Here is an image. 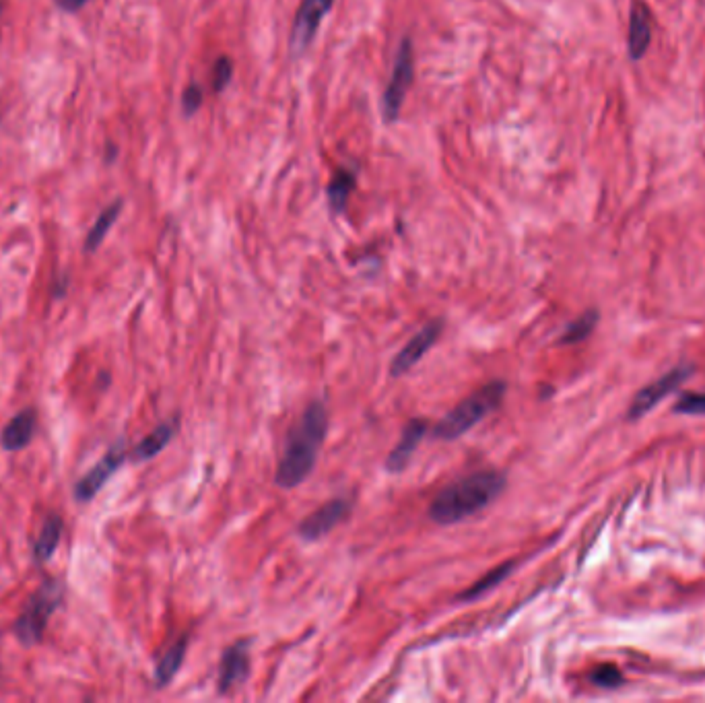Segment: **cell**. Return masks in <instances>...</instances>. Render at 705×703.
Masks as SVG:
<instances>
[{
  "mask_svg": "<svg viewBox=\"0 0 705 703\" xmlns=\"http://www.w3.org/2000/svg\"><path fill=\"white\" fill-rule=\"evenodd\" d=\"M250 640L235 642L223 652L221 666H219V691L227 693L231 687L240 685L250 671Z\"/></svg>",
  "mask_w": 705,
  "mask_h": 703,
  "instance_id": "obj_10",
  "label": "cell"
},
{
  "mask_svg": "<svg viewBox=\"0 0 705 703\" xmlns=\"http://www.w3.org/2000/svg\"><path fill=\"white\" fill-rule=\"evenodd\" d=\"M231 73H233V66H231V60L229 58H219L213 66V89L215 91H223L225 85L229 83L231 79Z\"/></svg>",
  "mask_w": 705,
  "mask_h": 703,
  "instance_id": "obj_25",
  "label": "cell"
},
{
  "mask_svg": "<svg viewBox=\"0 0 705 703\" xmlns=\"http://www.w3.org/2000/svg\"><path fill=\"white\" fill-rule=\"evenodd\" d=\"M594 322H596V312L584 314L582 318H578L576 322H572V324L567 326V330H565V334L561 337V341L567 343V345H569V343H580V341H584V339L588 337V334L592 332Z\"/></svg>",
  "mask_w": 705,
  "mask_h": 703,
  "instance_id": "obj_21",
  "label": "cell"
},
{
  "mask_svg": "<svg viewBox=\"0 0 705 703\" xmlns=\"http://www.w3.org/2000/svg\"><path fill=\"white\" fill-rule=\"evenodd\" d=\"M503 394H506V382H501V380L489 382L487 386H483L475 394L464 398L454 411H450L438 423V427L433 429V435L440 440H446V442L460 438L462 433L473 429L481 419L491 415L501 405Z\"/></svg>",
  "mask_w": 705,
  "mask_h": 703,
  "instance_id": "obj_3",
  "label": "cell"
},
{
  "mask_svg": "<svg viewBox=\"0 0 705 703\" xmlns=\"http://www.w3.org/2000/svg\"><path fill=\"white\" fill-rule=\"evenodd\" d=\"M203 99H205V91L203 87H200L198 83H192L186 87L184 95H182V106H184V114H194L200 106H203Z\"/></svg>",
  "mask_w": 705,
  "mask_h": 703,
  "instance_id": "obj_23",
  "label": "cell"
},
{
  "mask_svg": "<svg viewBox=\"0 0 705 703\" xmlns=\"http://www.w3.org/2000/svg\"><path fill=\"white\" fill-rule=\"evenodd\" d=\"M322 3H324V5L328 7V9H330V7H332V3H334V0H322Z\"/></svg>",
  "mask_w": 705,
  "mask_h": 703,
  "instance_id": "obj_27",
  "label": "cell"
},
{
  "mask_svg": "<svg viewBox=\"0 0 705 703\" xmlns=\"http://www.w3.org/2000/svg\"><path fill=\"white\" fill-rule=\"evenodd\" d=\"M58 5H60L64 11L75 13V11H79L81 7L87 5V0H58Z\"/></svg>",
  "mask_w": 705,
  "mask_h": 703,
  "instance_id": "obj_26",
  "label": "cell"
},
{
  "mask_svg": "<svg viewBox=\"0 0 705 703\" xmlns=\"http://www.w3.org/2000/svg\"><path fill=\"white\" fill-rule=\"evenodd\" d=\"M38 427V413L33 409H25L19 415H15L0 433V446L7 452H19L27 448L33 440V433Z\"/></svg>",
  "mask_w": 705,
  "mask_h": 703,
  "instance_id": "obj_12",
  "label": "cell"
},
{
  "mask_svg": "<svg viewBox=\"0 0 705 703\" xmlns=\"http://www.w3.org/2000/svg\"><path fill=\"white\" fill-rule=\"evenodd\" d=\"M178 431V421L176 419H170V421H163L161 425H157L147 438L134 448L132 452V460H137V462H143V460H151L155 458L167 444H170L174 440V435Z\"/></svg>",
  "mask_w": 705,
  "mask_h": 703,
  "instance_id": "obj_15",
  "label": "cell"
},
{
  "mask_svg": "<svg viewBox=\"0 0 705 703\" xmlns=\"http://www.w3.org/2000/svg\"><path fill=\"white\" fill-rule=\"evenodd\" d=\"M425 433H427V423L419 421V419L411 421L405 427V431H402V435H400V442L396 444V448L390 452V456L386 460V468L390 473L405 471Z\"/></svg>",
  "mask_w": 705,
  "mask_h": 703,
  "instance_id": "obj_13",
  "label": "cell"
},
{
  "mask_svg": "<svg viewBox=\"0 0 705 703\" xmlns=\"http://www.w3.org/2000/svg\"><path fill=\"white\" fill-rule=\"evenodd\" d=\"M592 683L604 689H615L623 683V675L617 671V666L613 664H602L592 673Z\"/></svg>",
  "mask_w": 705,
  "mask_h": 703,
  "instance_id": "obj_22",
  "label": "cell"
},
{
  "mask_svg": "<svg viewBox=\"0 0 705 703\" xmlns=\"http://www.w3.org/2000/svg\"><path fill=\"white\" fill-rule=\"evenodd\" d=\"M512 569H514V561H508V563H503V565L495 567L493 572L485 574L479 582H475L468 590H464L458 598H460V600H475V598H479V596L491 592L493 588H497V584H501L503 580H506V578L512 574Z\"/></svg>",
  "mask_w": 705,
  "mask_h": 703,
  "instance_id": "obj_20",
  "label": "cell"
},
{
  "mask_svg": "<svg viewBox=\"0 0 705 703\" xmlns=\"http://www.w3.org/2000/svg\"><path fill=\"white\" fill-rule=\"evenodd\" d=\"M411 81H413V46L409 40H402L394 60L390 85L384 91V118L388 122H394L398 118V112L402 104H405Z\"/></svg>",
  "mask_w": 705,
  "mask_h": 703,
  "instance_id": "obj_5",
  "label": "cell"
},
{
  "mask_svg": "<svg viewBox=\"0 0 705 703\" xmlns=\"http://www.w3.org/2000/svg\"><path fill=\"white\" fill-rule=\"evenodd\" d=\"M60 539H62V518L58 514H50L38 534L36 543H33V557H36V561L38 563L48 561L58 549Z\"/></svg>",
  "mask_w": 705,
  "mask_h": 703,
  "instance_id": "obj_16",
  "label": "cell"
},
{
  "mask_svg": "<svg viewBox=\"0 0 705 703\" xmlns=\"http://www.w3.org/2000/svg\"><path fill=\"white\" fill-rule=\"evenodd\" d=\"M328 11L330 9L322 3V0H306V3L301 5L297 19H295V27H293V50L295 52H304L308 48V44L314 40L316 31L322 23V17Z\"/></svg>",
  "mask_w": 705,
  "mask_h": 703,
  "instance_id": "obj_11",
  "label": "cell"
},
{
  "mask_svg": "<svg viewBox=\"0 0 705 703\" xmlns=\"http://www.w3.org/2000/svg\"><path fill=\"white\" fill-rule=\"evenodd\" d=\"M351 512V501L345 497L330 499L328 504L318 508L314 514H310L306 520H301L299 524V534L306 541H318L324 534H328L334 526H339Z\"/></svg>",
  "mask_w": 705,
  "mask_h": 703,
  "instance_id": "obj_7",
  "label": "cell"
},
{
  "mask_svg": "<svg viewBox=\"0 0 705 703\" xmlns=\"http://www.w3.org/2000/svg\"><path fill=\"white\" fill-rule=\"evenodd\" d=\"M326 431L328 413L322 403H312L287 440L285 454L277 468L279 487L293 489L310 477L326 438Z\"/></svg>",
  "mask_w": 705,
  "mask_h": 703,
  "instance_id": "obj_2",
  "label": "cell"
},
{
  "mask_svg": "<svg viewBox=\"0 0 705 703\" xmlns=\"http://www.w3.org/2000/svg\"><path fill=\"white\" fill-rule=\"evenodd\" d=\"M0 15H3V3H0Z\"/></svg>",
  "mask_w": 705,
  "mask_h": 703,
  "instance_id": "obj_28",
  "label": "cell"
},
{
  "mask_svg": "<svg viewBox=\"0 0 705 703\" xmlns=\"http://www.w3.org/2000/svg\"><path fill=\"white\" fill-rule=\"evenodd\" d=\"M677 413L705 415V394H687L677 403Z\"/></svg>",
  "mask_w": 705,
  "mask_h": 703,
  "instance_id": "obj_24",
  "label": "cell"
},
{
  "mask_svg": "<svg viewBox=\"0 0 705 703\" xmlns=\"http://www.w3.org/2000/svg\"><path fill=\"white\" fill-rule=\"evenodd\" d=\"M353 190H355V174L351 170H339L328 186L330 207L337 213H341L347 207Z\"/></svg>",
  "mask_w": 705,
  "mask_h": 703,
  "instance_id": "obj_19",
  "label": "cell"
},
{
  "mask_svg": "<svg viewBox=\"0 0 705 703\" xmlns=\"http://www.w3.org/2000/svg\"><path fill=\"white\" fill-rule=\"evenodd\" d=\"M506 489V477L497 471L468 475L438 493L429 506L435 524H456L485 510Z\"/></svg>",
  "mask_w": 705,
  "mask_h": 703,
  "instance_id": "obj_1",
  "label": "cell"
},
{
  "mask_svg": "<svg viewBox=\"0 0 705 703\" xmlns=\"http://www.w3.org/2000/svg\"><path fill=\"white\" fill-rule=\"evenodd\" d=\"M691 376V367H677V370L668 372L666 376H662L660 380L652 382L650 386H646L640 394L635 396L633 405H631V419L642 417L648 411H652L660 400H664L670 392H673L677 386H681L687 378Z\"/></svg>",
  "mask_w": 705,
  "mask_h": 703,
  "instance_id": "obj_9",
  "label": "cell"
},
{
  "mask_svg": "<svg viewBox=\"0 0 705 703\" xmlns=\"http://www.w3.org/2000/svg\"><path fill=\"white\" fill-rule=\"evenodd\" d=\"M652 42V21L650 13L642 3H635L629 19V38L627 48L633 60H640Z\"/></svg>",
  "mask_w": 705,
  "mask_h": 703,
  "instance_id": "obj_14",
  "label": "cell"
},
{
  "mask_svg": "<svg viewBox=\"0 0 705 703\" xmlns=\"http://www.w3.org/2000/svg\"><path fill=\"white\" fill-rule=\"evenodd\" d=\"M124 460H126V448H124V442L120 440L106 452V456L99 460L83 479L77 481L75 499L79 501V504H87V501H91L99 491H102V487L124 464Z\"/></svg>",
  "mask_w": 705,
  "mask_h": 703,
  "instance_id": "obj_6",
  "label": "cell"
},
{
  "mask_svg": "<svg viewBox=\"0 0 705 703\" xmlns=\"http://www.w3.org/2000/svg\"><path fill=\"white\" fill-rule=\"evenodd\" d=\"M442 328H444L442 320L429 322L425 328H421L415 337L405 347H402V351H398V355L394 357V361L390 365L392 376L407 374L415 363H419L421 357L435 345V341L440 339Z\"/></svg>",
  "mask_w": 705,
  "mask_h": 703,
  "instance_id": "obj_8",
  "label": "cell"
},
{
  "mask_svg": "<svg viewBox=\"0 0 705 703\" xmlns=\"http://www.w3.org/2000/svg\"><path fill=\"white\" fill-rule=\"evenodd\" d=\"M186 648H188V640L180 638L170 650L161 656V660L157 664V671H155L157 687H165L167 683H172V679L178 675L180 666L184 662V656H186Z\"/></svg>",
  "mask_w": 705,
  "mask_h": 703,
  "instance_id": "obj_17",
  "label": "cell"
},
{
  "mask_svg": "<svg viewBox=\"0 0 705 703\" xmlns=\"http://www.w3.org/2000/svg\"><path fill=\"white\" fill-rule=\"evenodd\" d=\"M122 207H124L122 200H116V203H112L102 215L95 219L93 227L89 229L87 238H85V252H95L99 246H102V242L106 240L112 225L118 221V217L122 213Z\"/></svg>",
  "mask_w": 705,
  "mask_h": 703,
  "instance_id": "obj_18",
  "label": "cell"
},
{
  "mask_svg": "<svg viewBox=\"0 0 705 703\" xmlns=\"http://www.w3.org/2000/svg\"><path fill=\"white\" fill-rule=\"evenodd\" d=\"M62 596H64V590L60 582L46 580L38 588V592L29 598L25 611L19 615L13 627L17 640L23 646H36L42 642L50 617L62 605Z\"/></svg>",
  "mask_w": 705,
  "mask_h": 703,
  "instance_id": "obj_4",
  "label": "cell"
}]
</instances>
